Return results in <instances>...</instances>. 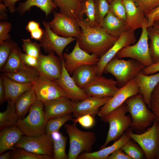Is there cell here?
<instances>
[{
  "mask_svg": "<svg viewBox=\"0 0 159 159\" xmlns=\"http://www.w3.org/2000/svg\"><path fill=\"white\" fill-rule=\"evenodd\" d=\"M40 28L39 23L34 21H29L26 26V29L30 33Z\"/></svg>",
  "mask_w": 159,
  "mask_h": 159,
  "instance_id": "54",
  "label": "cell"
},
{
  "mask_svg": "<svg viewBox=\"0 0 159 159\" xmlns=\"http://www.w3.org/2000/svg\"><path fill=\"white\" fill-rule=\"evenodd\" d=\"M72 117V115L70 113L61 117L48 120L46 127V133L51 135L53 133L59 131L60 128L66 122L71 120Z\"/></svg>",
  "mask_w": 159,
  "mask_h": 159,
  "instance_id": "38",
  "label": "cell"
},
{
  "mask_svg": "<svg viewBox=\"0 0 159 159\" xmlns=\"http://www.w3.org/2000/svg\"><path fill=\"white\" fill-rule=\"evenodd\" d=\"M131 139L125 132L112 145L106 147L97 151L82 153L77 159H107L108 156L116 150L120 149L127 142Z\"/></svg>",
  "mask_w": 159,
  "mask_h": 159,
  "instance_id": "24",
  "label": "cell"
},
{
  "mask_svg": "<svg viewBox=\"0 0 159 159\" xmlns=\"http://www.w3.org/2000/svg\"><path fill=\"white\" fill-rule=\"evenodd\" d=\"M142 148L147 159H156L159 155V123L155 120L151 127L140 134L130 128L125 132Z\"/></svg>",
  "mask_w": 159,
  "mask_h": 159,
  "instance_id": "7",
  "label": "cell"
},
{
  "mask_svg": "<svg viewBox=\"0 0 159 159\" xmlns=\"http://www.w3.org/2000/svg\"><path fill=\"white\" fill-rule=\"evenodd\" d=\"M147 31L150 42L149 47L153 63L159 61V28L147 27Z\"/></svg>",
  "mask_w": 159,
  "mask_h": 159,
  "instance_id": "35",
  "label": "cell"
},
{
  "mask_svg": "<svg viewBox=\"0 0 159 159\" xmlns=\"http://www.w3.org/2000/svg\"><path fill=\"white\" fill-rule=\"evenodd\" d=\"M11 23L6 21L0 22V44L11 39L9 33L11 30Z\"/></svg>",
  "mask_w": 159,
  "mask_h": 159,
  "instance_id": "47",
  "label": "cell"
},
{
  "mask_svg": "<svg viewBox=\"0 0 159 159\" xmlns=\"http://www.w3.org/2000/svg\"><path fill=\"white\" fill-rule=\"evenodd\" d=\"M60 12L71 18L77 23L84 19L82 3L78 0H53Z\"/></svg>",
  "mask_w": 159,
  "mask_h": 159,
  "instance_id": "27",
  "label": "cell"
},
{
  "mask_svg": "<svg viewBox=\"0 0 159 159\" xmlns=\"http://www.w3.org/2000/svg\"><path fill=\"white\" fill-rule=\"evenodd\" d=\"M3 73L12 80L21 83H34L40 74L36 69L29 67L16 72Z\"/></svg>",
  "mask_w": 159,
  "mask_h": 159,
  "instance_id": "32",
  "label": "cell"
},
{
  "mask_svg": "<svg viewBox=\"0 0 159 159\" xmlns=\"http://www.w3.org/2000/svg\"><path fill=\"white\" fill-rule=\"evenodd\" d=\"M11 159H53L47 155H40L28 151L21 148H15L12 150Z\"/></svg>",
  "mask_w": 159,
  "mask_h": 159,
  "instance_id": "39",
  "label": "cell"
},
{
  "mask_svg": "<svg viewBox=\"0 0 159 159\" xmlns=\"http://www.w3.org/2000/svg\"><path fill=\"white\" fill-rule=\"evenodd\" d=\"M136 41L135 32L127 31L122 34L114 45L100 58L97 64V75L102 76L105 67L117 53L123 48L135 44Z\"/></svg>",
  "mask_w": 159,
  "mask_h": 159,
  "instance_id": "16",
  "label": "cell"
},
{
  "mask_svg": "<svg viewBox=\"0 0 159 159\" xmlns=\"http://www.w3.org/2000/svg\"><path fill=\"white\" fill-rule=\"evenodd\" d=\"M64 62L63 59L61 74L55 81L62 89L66 96L72 101L78 102L87 98L89 97L83 89L77 86L66 69Z\"/></svg>",
  "mask_w": 159,
  "mask_h": 159,
  "instance_id": "18",
  "label": "cell"
},
{
  "mask_svg": "<svg viewBox=\"0 0 159 159\" xmlns=\"http://www.w3.org/2000/svg\"><path fill=\"white\" fill-rule=\"evenodd\" d=\"M2 0H0V2H1L2 1Z\"/></svg>",
  "mask_w": 159,
  "mask_h": 159,
  "instance_id": "62",
  "label": "cell"
},
{
  "mask_svg": "<svg viewBox=\"0 0 159 159\" xmlns=\"http://www.w3.org/2000/svg\"><path fill=\"white\" fill-rule=\"evenodd\" d=\"M107 159H132L120 149L115 150L109 155Z\"/></svg>",
  "mask_w": 159,
  "mask_h": 159,
  "instance_id": "50",
  "label": "cell"
},
{
  "mask_svg": "<svg viewBox=\"0 0 159 159\" xmlns=\"http://www.w3.org/2000/svg\"><path fill=\"white\" fill-rule=\"evenodd\" d=\"M22 47L25 53L38 58L41 53L40 44L34 42L29 39H22Z\"/></svg>",
  "mask_w": 159,
  "mask_h": 159,
  "instance_id": "42",
  "label": "cell"
},
{
  "mask_svg": "<svg viewBox=\"0 0 159 159\" xmlns=\"http://www.w3.org/2000/svg\"><path fill=\"white\" fill-rule=\"evenodd\" d=\"M95 1L97 22L101 27L105 17L110 11V4L107 0H95Z\"/></svg>",
  "mask_w": 159,
  "mask_h": 159,
  "instance_id": "41",
  "label": "cell"
},
{
  "mask_svg": "<svg viewBox=\"0 0 159 159\" xmlns=\"http://www.w3.org/2000/svg\"><path fill=\"white\" fill-rule=\"evenodd\" d=\"M135 78L139 93L142 95L146 104L150 109L152 93L159 83V72L147 75L143 74L141 71L138 74Z\"/></svg>",
  "mask_w": 159,
  "mask_h": 159,
  "instance_id": "22",
  "label": "cell"
},
{
  "mask_svg": "<svg viewBox=\"0 0 159 159\" xmlns=\"http://www.w3.org/2000/svg\"><path fill=\"white\" fill-rule=\"evenodd\" d=\"M125 23L115 16L111 11L105 17L101 27L109 34L119 37L125 30Z\"/></svg>",
  "mask_w": 159,
  "mask_h": 159,
  "instance_id": "28",
  "label": "cell"
},
{
  "mask_svg": "<svg viewBox=\"0 0 159 159\" xmlns=\"http://www.w3.org/2000/svg\"><path fill=\"white\" fill-rule=\"evenodd\" d=\"M54 148V159H68L66 152L67 137L59 131L54 132L51 135Z\"/></svg>",
  "mask_w": 159,
  "mask_h": 159,
  "instance_id": "34",
  "label": "cell"
},
{
  "mask_svg": "<svg viewBox=\"0 0 159 159\" xmlns=\"http://www.w3.org/2000/svg\"><path fill=\"white\" fill-rule=\"evenodd\" d=\"M153 26L159 28V20L155 21L153 24Z\"/></svg>",
  "mask_w": 159,
  "mask_h": 159,
  "instance_id": "58",
  "label": "cell"
},
{
  "mask_svg": "<svg viewBox=\"0 0 159 159\" xmlns=\"http://www.w3.org/2000/svg\"><path fill=\"white\" fill-rule=\"evenodd\" d=\"M44 34V30L40 27L30 33L31 37L32 39L40 41L42 38Z\"/></svg>",
  "mask_w": 159,
  "mask_h": 159,
  "instance_id": "53",
  "label": "cell"
},
{
  "mask_svg": "<svg viewBox=\"0 0 159 159\" xmlns=\"http://www.w3.org/2000/svg\"><path fill=\"white\" fill-rule=\"evenodd\" d=\"M29 110V113L26 117L19 119L17 126L26 136H37L46 133L48 120L43 103L37 100Z\"/></svg>",
  "mask_w": 159,
  "mask_h": 159,
  "instance_id": "4",
  "label": "cell"
},
{
  "mask_svg": "<svg viewBox=\"0 0 159 159\" xmlns=\"http://www.w3.org/2000/svg\"><path fill=\"white\" fill-rule=\"evenodd\" d=\"M12 151H9L7 152L2 153L0 155V159H11Z\"/></svg>",
  "mask_w": 159,
  "mask_h": 159,
  "instance_id": "57",
  "label": "cell"
},
{
  "mask_svg": "<svg viewBox=\"0 0 159 159\" xmlns=\"http://www.w3.org/2000/svg\"><path fill=\"white\" fill-rule=\"evenodd\" d=\"M19 0H3L2 1L8 9L10 12L13 14L16 11V3Z\"/></svg>",
  "mask_w": 159,
  "mask_h": 159,
  "instance_id": "52",
  "label": "cell"
},
{
  "mask_svg": "<svg viewBox=\"0 0 159 159\" xmlns=\"http://www.w3.org/2000/svg\"><path fill=\"white\" fill-rule=\"evenodd\" d=\"M5 101V93L3 80L1 75L0 77V104H2Z\"/></svg>",
  "mask_w": 159,
  "mask_h": 159,
  "instance_id": "56",
  "label": "cell"
},
{
  "mask_svg": "<svg viewBox=\"0 0 159 159\" xmlns=\"http://www.w3.org/2000/svg\"><path fill=\"white\" fill-rule=\"evenodd\" d=\"M22 52L18 45L12 50L6 64L0 70L3 73L18 72L26 68L23 62L21 55Z\"/></svg>",
  "mask_w": 159,
  "mask_h": 159,
  "instance_id": "31",
  "label": "cell"
},
{
  "mask_svg": "<svg viewBox=\"0 0 159 159\" xmlns=\"http://www.w3.org/2000/svg\"><path fill=\"white\" fill-rule=\"evenodd\" d=\"M156 159H159V155L157 158Z\"/></svg>",
  "mask_w": 159,
  "mask_h": 159,
  "instance_id": "61",
  "label": "cell"
},
{
  "mask_svg": "<svg viewBox=\"0 0 159 159\" xmlns=\"http://www.w3.org/2000/svg\"><path fill=\"white\" fill-rule=\"evenodd\" d=\"M42 24L44 29L43 36L40 41L41 47L46 53L55 52L58 57L62 59L64 49L69 44L77 40V38L59 36L52 31L47 22L44 21Z\"/></svg>",
  "mask_w": 159,
  "mask_h": 159,
  "instance_id": "10",
  "label": "cell"
},
{
  "mask_svg": "<svg viewBox=\"0 0 159 159\" xmlns=\"http://www.w3.org/2000/svg\"><path fill=\"white\" fill-rule=\"evenodd\" d=\"M82 30L77 39L81 49L100 58L115 44L119 37L113 36L100 26L91 27L84 20L77 22Z\"/></svg>",
  "mask_w": 159,
  "mask_h": 159,
  "instance_id": "1",
  "label": "cell"
},
{
  "mask_svg": "<svg viewBox=\"0 0 159 159\" xmlns=\"http://www.w3.org/2000/svg\"><path fill=\"white\" fill-rule=\"evenodd\" d=\"M132 122L130 128L140 134L151 126L155 117L140 93L128 98L125 102Z\"/></svg>",
  "mask_w": 159,
  "mask_h": 159,
  "instance_id": "2",
  "label": "cell"
},
{
  "mask_svg": "<svg viewBox=\"0 0 159 159\" xmlns=\"http://www.w3.org/2000/svg\"><path fill=\"white\" fill-rule=\"evenodd\" d=\"M73 122L78 123L82 127L86 128L92 127L94 125L95 120L92 115L88 114L75 118L71 119Z\"/></svg>",
  "mask_w": 159,
  "mask_h": 159,
  "instance_id": "46",
  "label": "cell"
},
{
  "mask_svg": "<svg viewBox=\"0 0 159 159\" xmlns=\"http://www.w3.org/2000/svg\"><path fill=\"white\" fill-rule=\"evenodd\" d=\"M7 7L3 3L0 4V19L2 20L5 21L8 19L6 13Z\"/></svg>",
  "mask_w": 159,
  "mask_h": 159,
  "instance_id": "55",
  "label": "cell"
},
{
  "mask_svg": "<svg viewBox=\"0 0 159 159\" xmlns=\"http://www.w3.org/2000/svg\"><path fill=\"white\" fill-rule=\"evenodd\" d=\"M150 110L159 123V83L153 91L150 100Z\"/></svg>",
  "mask_w": 159,
  "mask_h": 159,
  "instance_id": "44",
  "label": "cell"
},
{
  "mask_svg": "<svg viewBox=\"0 0 159 159\" xmlns=\"http://www.w3.org/2000/svg\"><path fill=\"white\" fill-rule=\"evenodd\" d=\"M145 14L159 6V0H133Z\"/></svg>",
  "mask_w": 159,
  "mask_h": 159,
  "instance_id": "45",
  "label": "cell"
},
{
  "mask_svg": "<svg viewBox=\"0 0 159 159\" xmlns=\"http://www.w3.org/2000/svg\"><path fill=\"white\" fill-rule=\"evenodd\" d=\"M64 127L69 138L68 159H77L83 152H91L97 139L94 132L80 130L77 127V123L74 122L72 124H65Z\"/></svg>",
  "mask_w": 159,
  "mask_h": 159,
  "instance_id": "5",
  "label": "cell"
},
{
  "mask_svg": "<svg viewBox=\"0 0 159 159\" xmlns=\"http://www.w3.org/2000/svg\"><path fill=\"white\" fill-rule=\"evenodd\" d=\"M126 11V31L135 32L141 28L148 21L145 14L136 5L133 0H122Z\"/></svg>",
  "mask_w": 159,
  "mask_h": 159,
  "instance_id": "20",
  "label": "cell"
},
{
  "mask_svg": "<svg viewBox=\"0 0 159 159\" xmlns=\"http://www.w3.org/2000/svg\"><path fill=\"white\" fill-rule=\"evenodd\" d=\"M33 6L39 8L44 12L46 16L57 7L53 0H26L19 4L16 10L22 15Z\"/></svg>",
  "mask_w": 159,
  "mask_h": 159,
  "instance_id": "30",
  "label": "cell"
},
{
  "mask_svg": "<svg viewBox=\"0 0 159 159\" xmlns=\"http://www.w3.org/2000/svg\"><path fill=\"white\" fill-rule=\"evenodd\" d=\"M127 112L125 102L109 113L100 117L102 121L108 123L109 125L105 143L100 149L106 147L112 141L119 139L130 128L131 119L130 115H126Z\"/></svg>",
  "mask_w": 159,
  "mask_h": 159,
  "instance_id": "6",
  "label": "cell"
},
{
  "mask_svg": "<svg viewBox=\"0 0 159 159\" xmlns=\"http://www.w3.org/2000/svg\"><path fill=\"white\" fill-rule=\"evenodd\" d=\"M38 59L37 70L40 74L53 81L59 78L62 73L63 59L56 56L54 52L47 55L41 54Z\"/></svg>",
  "mask_w": 159,
  "mask_h": 159,
  "instance_id": "17",
  "label": "cell"
},
{
  "mask_svg": "<svg viewBox=\"0 0 159 159\" xmlns=\"http://www.w3.org/2000/svg\"><path fill=\"white\" fill-rule=\"evenodd\" d=\"M79 1H80L81 2H83L84 1H85V0H78Z\"/></svg>",
  "mask_w": 159,
  "mask_h": 159,
  "instance_id": "60",
  "label": "cell"
},
{
  "mask_svg": "<svg viewBox=\"0 0 159 159\" xmlns=\"http://www.w3.org/2000/svg\"><path fill=\"white\" fill-rule=\"evenodd\" d=\"M148 21L143 24L140 37L135 44L127 46L121 49L115 57L121 59L129 58L139 62L145 67L153 64L151 57L148 42L147 31Z\"/></svg>",
  "mask_w": 159,
  "mask_h": 159,
  "instance_id": "8",
  "label": "cell"
},
{
  "mask_svg": "<svg viewBox=\"0 0 159 159\" xmlns=\"http://www.w3.org/2000/svg\"><path fill=\"white\" fill-rule=\"evenodd\" d=\"M110 11L122 21L125 22L126 11L122 0H114L110 4Z\"/></svg>",
  "mask_w": 159,
  "mask_h": 159,
  "instance_id": "43",
  "label": "cell"
},
{
  "mask_svg": "<svg viewBox=\"0 0 159 159\" xmlns=\"http://www.w3.org/2000/svg\"><path fill=\"white\" fill-rule=\"evenodd\" d=\"M119 89L116 80L97 75L95 79L83 89L88 97L103 98L113 97Z\"/></svg>",
  "mask_w": 159,
  "mask_h": 159,
  "instance_id": "15",
  "label": "cell"
},
{
  "mask_svg": "<svg viewBox=\"0 0 159 159\" xmlns=\"http://www.w3.org/2000/svg\"><path fill=\"white\" fill-rule=\"evenodd\" d=\"M17 44L14 40L10 39L0 44V69L6 64L12 50Z\"/></svg>",
  "mask_w": 159,
  "mask_h": 159,
  "instance_id": "40",
  "label": "cell"
},
{
  "mask_svg": "<svg viewBox=\"0 0 159 159\" xmlns=\"http://www.w3.org/2000/svg\"><path fill=\"white\" fill-rule=\"evenodd\" d=\"M120 149L132 159L146 158L144 153L139 145L131 140L123 145Z\"/></svg>",
  "mask_w": 159,
  "mask_h": 159,
  "instance_id": "37",
  "label": "cell"
},
{
  "mask_svg": "<svg viewBox=\"0 0 159 159\" xmlns=\"http://www.w3.org/2000/svg\"><path fill=\"white\" fill-rule=\"evenodd\" d=\"M17 148L35 154L48 155L54 159L52 139L46 133L37 136H23L14 146Z\"/></svg>",
  "mask_w": 159,
  "mask_h": 159,
  "instance_id": "9",
  "label": "cell"
},
{
  "mask_svg": "<svg viewBox=\"0 0 159 159\" xmlns=\"http://www.w3.org/2000/svg\"><path fill=\"white\" fill-rule=\"evenodd\" d=\"M5 93V101L10 100L14 102L21 94L29 89L33 83H21L14 81L6 76L1 75Z\"/></svg>",
  "mask_w": 159,
  "mask_h": 159,
  "instance_id": "26",
  "label": "cell"
},
{
  "mask_svg": "<svg viewBox=\"0 0 159 159\" xmlns=\"http://www.w3.org/2000/svg\"><path fill=\"white\" fill-rule=\"evenodd\" d=\"M74 102L67 97L65 96L43 103L48 120L72 113Z\"/></svg>",
  "mask_w": 159,
  "mask_h": 159,
  "instance_id": "19",
  "label": "cell"
},
{
  "mask_svg": "<svg viewBox=\"0 0 159 159\" xmlns=\"http://www.w3.org/2000/svg\"><path fill=\"white\" fill-rule=\"evenodd\" d=\"M21 57L23 62L27 66L34 67L37 69L38 59L25 53H22Z\"/></svg>",
  "mask_w": 159,
  "mask_h": 159,
  "instance_id": "48",
  "label": "cell"
},
{
  "mask_svg": "<svg viewBox=\"0 0 159 159\" xmlns=\"http://www.w3.org/2000/svg\"><path fill=\"white\" fill-rule=\"evenodd\" d=\"M112 97L100 98L89 97L82 101L75 102L72 117L75 118L90 114H97L100 108L107 103Z\"/></svg>",
  "mask_w": 159,
  "mask_h": 159,
  "instance_id": "21",
  "label": "cell"
},
{
  "mask_svg": "<svg viewBox=\"0 0 159 159\" xmlns=\"http://www.w3.org/2000/svg\"><path fill=\"white\" fill-rule=\"evenodd\" d=\"M33 87L37 100L43 103L66 96L55 81L49 79L41 74Z\"/></svg>",
  "mask_w": 159,
  "mask_h": 159,
  "instance_id": "14",
  "label": "cell"
},
{
  "mask_svg": "<svg viewBox=\"0 0 159 159\" xmlns=\"http://www.w3.org/2000/svg\"><path fill=\"white\" fill-rule=\"evenodd\" d=\"M82 3L83 13L86 17L84 21L90 27L100 26L97 21L95 0H85Z\"/></svg>",
  "mask_w": 159,
  "mask_h": 159,
  "instance_id": "36",
  "label": "cell"
},
{
  "mask_svg": "<svg viewBox=\"0 0 159 159\" xmlns=\"http://www.w3.org/2000/svg\"><path fill=\"white\" fill-rule=\"evenodd\" d=\"M97 69V64L81 66L74 70L72 77L77 86L83 89L95 79Z\"/></svg>",
  "mask_w": 159,
  "mask_h": 159,
  "instance_id": "25",
  "label": "cell"
},
{
  "mask_svg": "<svg viewBox=\"0 0 159 159\" xmlns=\"http://www.w3.org/2000/svg\"><path fill=\"white\" fill-rule=\"evenodd\" d=\"M148 20V27L152 26L154 23L159 20V6L145 15Z\"/></svg>",
  "mask_w": 159,
  "mask_h": 159,
  "instance_id": "49",
  "label": "cell"
},
{
  "mask_svg": "<svg viewBox=\"0 0 159 159\" xmlns=\"http://www.w3.org/2000/svg\"><path fill=\"white\" fill-rule=\"evenodd\" d=\"M52 31L64 37H75L80 35L81 29L77 22L65 14L54 11V18L48 22Z\"/></svg>",
  "mask_w": 159,
  "mask_h": 159,
  "instance_id": "11",
  "label": "cell"
},
{
  "mask_svg": "<svg viewBox=\"0 0 159 159\" xmlns=\"http://www.w3.org/2000/svg\"><path fill=\"white\" fill-rule=\"evenodd\" d=\"M65 68L70 75L78 67L89 64H97L100 58L92 54H90L81 48L77 39L73 49L69 53H63Z\"/></svg>",
  "mask_w": 159,
  "mask_h": 159,
  "instance_id": "12",
  "label": "cell"
},
{
  "mask_svg": "<svg viewBox=\"0 0 159 159\" xmlns=\"http://www.w3.org/2000/svg\"><path fill=\"white\" fill-rule=\"evenodd\" d=\"M6 110L0 112V130H2L16 125L19 119L16 112L15 103L10 100L7 101Z\"/></svg>",
  "mask_w": 159,
  "mask_h": 159,
  "instance_id": "33",
  "label": "cell"
},
{
  "mask_svg": "<svg viewBox=\"0 0 159 159\" xmlns=\"http://www.w3.org/2000/svg\"><path fill=\"white\" fill-rule=\"evenodd\" d=\"M145 67L133 59L125 60L114 57L106 65L103 73L113 75L116 79L118 87L120 88L135 78Z\"/></svg>",
  "mask_w": 159,
  "mask_h": 159,
  "instance_id": "3",
  "label": "cell"
},
{
  "mask_svg": "<svg viewBox=\"0 0 159 159\" xmlns=\"http://www.w3.org/2000/svg\"><path fill=\"white\" fill-rule=\"evenodd\" d=\"M24 135L16 125L0 131V155L7 150H14L15 145Z\"/></svg>",
  "mask_w": 159,
  "mask_h": 159,
  "instance_id": "23",
  "label": "cell"
},
{
  "mask_svg": "<svg viewBox=\"0 0 159 159\" xmlns=\"http://www.w3.org/2000/svg\"><path fill=\"white\" fill-rule=\"evenodd\" d=\"M37 100L33 86L18 97L15 105L19 119L24 118L31 106Z\"/></svg>",
  "mask_w": 159,
  "mask_h": 159,
  "instance_id": "29",
  "label": "cell"
},
{
  "mask_svg": "<svg viewBox=\"0 0 159 159\" xmlns=\"http://www.w3.org/2000/svg\"><path fill=\"white\" fill-rule=\"evenodd\" d=\"M107 0V2H108V3L109 4H110V3L112 1H113L114 0Z\"/></svg>",
  "mask_w": 159,
  "mask_h": 159,
  "instance_id": "59",
  "label": "cell"
},
{
  "mask_svg": "<svg viewBox=\"0 0 159 159\" xmlns=\"http://www.w3.org/2000/svg\"><path fill=\"white\" fill-rule=\"evenodd\" d=\"M142 72L144 74L147 75L153 74L159 72V61L145 67Z\"/></svg>",
  "mask_w": 159,
  "mask_h": 159,
  "instance_id": "51",
  "label": "cell"
},
{
  "mask_svg": "<svg viewBox=\"0 0 159 159\" xmlns=\"http://www.w3.org/2000/svg\"><path fill=\"white\" fill-rule=\"evenodd\" d=\"M139 93L135 78L119 89L111 98L100 109L97 115L102 117L121 105L128 98Z\"/></svg>",
  "mask_w": 159,
  "mask_h": 159,
  "instance_id": "13",
  "label": "cell"
}]
</instances>
